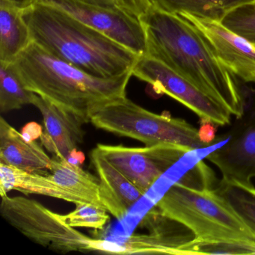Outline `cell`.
Returning <instances> with one entry per match:
<instances>
[{
	"label": "cell",
	"mask_w": 255,
	"mask_h": 255,
	"mask_svg": "<svg viewBox=\"0 0 255 255\" xmlns=\"http://www.w3.org/2000/svg\"><path fill=\"white\" fill-rule=\"evenodd\" d=\"M240 81L243 113L224 135L225 144L206 159L219 168L222 178L249 183L255 178V87Z\"/></svg>",
	"instance_id": "obj_7"
},
{
	"label": "cell",
	"mask_w": 255,
	"mask_h": 255,
	"mask_svg": "<svg viewBox=\"0 0 255 255\" xmlns=\"http://www.w3.org/2000/svg\"><path fill=\"white\" fill-rule=\"evenodd\" d=\"M66 160H68L71 163L74 164V165L82 166L83 162L85 161V156L83 152L75 150L71 152V154L69 155Z\"/></svg>",
	"instance_id": "obj_31"
},
{
	"label": "cell",
	"mask_w": 255,
	"mask_h": 255,
	"mask_svg": "<svg viewBox=\"0 0 255 255\" xmlns=\"http://www.w3.org/2000/svg\"><path fill=\"white\" fill-rule=\"evenodd\" d=\"M24 10L0 0V62L12 64L32 42Z\"/></svg>",
	"instance_id": "obj_17"
},
{
	"label": "cell",
	"mask_w": 255,
	"mask_h": 255,
	"mask_svg": "<svg viewBox=\"0 0 255 255\" xmlns=\"http://www.w3.org/2000/svg\"><path fill=\"white\" fill-rule=\"evenodd\" d=\"M98 129L128 137L146 146L169 144L194 151L210 147L198 137V129L186 120L152 113L125 98L113 101L92 115Z\"/></svg>",
	"instance_id": "obj_5"
},
{
	"label": "cell",
	"mask_w": 255,
	"mask_h": 255,
	"mask_svg": "<svg viewBox=\"0 0 255 255\" xmlns=\"http://www.w3.org/2000/svg\"><path fill=\"white\" fill-rule=\"evenodd\" d=\"M7 1L21 9L26 10L33 6L34 5L39 2L41 0H7Z\"/></svg>",
	"instance_id": "obj_29"
},
{
	"label": "cell",
	"mask_w": 255,
	"mask_h": 255,
	"mask_svg": "<svg viewBox=\"0 0 255 255\" xmlns=\"http://www.w3.org/2000/svg\"><path fill=\"white\" fill-rule=\"evenodd\" d=\"M0 163L29 172L50 171L53 159L36 141H28L6 120L0 119Z\"/></svg>",
	"instance_id": "obj_15"
},
{
	"label": "cell",
	"mask_w": 255,
	"mask_h": 255,
	"mask_svg": "<svg viewBox=\"0 0 255 255\" xmlns=\"http://www.w3.org/2000/svg\"><path fill=\"white\" fill-rule=\"evenodd\" d=\"M23 16L33 42L95 77L131 72L138 60L130 50L53 5L38 2Z\"/></svg>",
	"instance_id": "obj_3"
},
{
	"label": "cell",
	"mask_w": 255,
	"mask_h": 255,
	"mask_svg": "<svg viewBox=\"0 0 255 255\" xmlns=\"http://www.w3.org/2000/svg\"><path fill=\"white\" fill-rule=\"evenodd\" d=\"M26 89L89 123L94 113L126 97L132 71L102 78L53 56L32 41L14 62Z\"/></svg>",
	"instance_id": "obj_2"
},
{
	"label": "cell",
	"mask_w": 255,
	"mask_h": 255,
	"mask_svg": "<svg viewBox=\"0 0 255 255\" xmlns=\"http://www.w3.org/2000/svg\"><path fill=\"white\" fill-rule=\"evenodd\" d=\"M17 190L28 195L36 194L67 201V197L47 173L29 172L0 163V195Z\"/></svg>",
	"instance_id": "obj_18"
},
{
	"label": "cell",
	"mask_w": 255,
	"mask_h": 255,
	"mask_svg": "<svg viewBox=\"0 0 255 255\" xmlns=\"http://www.w3.org/2000/svg\"><path fill=\"white\" fill-rule=\"evenodd\" d=\"M255 255V247L229 242L209 241L194 238L179 249L177 255Z\"/></svg>",
	"instance_id": "obj_22"
},
{
	"label": "cell",
	"mask_w": 255,
	"mask_h": 255,
	"mask_svg": "<svg viewBox=\"0 0 255 255\" xmlns=\"http://www.w3.org/2000/svg\"><path fill=\"white\" fill-rule=\"evenodd\" d=\"M91 160L99 179L104 208L116 219L122 220L144 195L103 156L97 147L91 153Z\"/></svg>",
	"instance_id": "obj_14"
},
{
	"label": "cell",
	"mask_w": 255,
	"mask_h": 255,
	"mask_svg": "<svg viewBox=\"0 0 255 255\" xmlns=\"http://www.w3.org/2000/svg\"><path fill=\"white\" fill-rule=\"evenodd\" d=\"M215 190L229 203L255 233V186L252 182L222 178Z\"/></svg>",
	"instance_id": "obj_20"
},
{
	"label": "cell",
	"mask_w": 255,
	"mask_h": 255,
	"mask_svg": "<svg viewBox=\"0 0 255 255\" xmlns=\"http://www.w3.org/2000/svg\"><path fill=\"white\" fill-rule=\"evenodd\" d=\"M140 20L145 29L147 56L217 101L232 116H241L243 99L240 79L221 63L194 25L179 14L153 7Z\"/></svg>",
	"instance_id": "obj_1"
},
{
	"label": "cell",
	"mask_w": 255,
	"mask_h": 255,
	"mask_svg": "<svg viewBox=\"0 0 255 255\" xmlns=\"http://www.w3.org/2000/svg\"><path fill=\"white\" fill-rule=\"evenodd\" d=\"M32 105L43 117L44 130L40 139L41 144L56 158L68 159L71 152L77 150L84 141V122L71 112L57 107L35 94Z\"/></svg>",
	"instance_id": "obj_13"
},
{
	"label": "cell",
	"mask_w": 255,
	"mask_h": 255,
	"mask_svg": "<svg viewBox=\"0 0 255 255\" xmlns=\"http://www.w3.org/2000/svg\"><path fill=\"white\" fill-rule=\"evenodd\" d=\"M132 73L155 92L165 94L187 107L201 122L222 127L231 124L232 115L225 107L159 61L147 55L138 56Z\"/></svg>",
	"instance_id": "obj_8"
},
{
	"label": "cell",
	"mask_w": 255,
	"mask_h": 255,
	"mask_svg": "<svg viewBox=\"0 0 255 255\" xmlns=\"http://www.w3.org/2000/svg\"><path fill=\"white\" fill-rule=\"evenodd\" d=\"M22 135L28 141H35L43 133L42 128L37 123H29L23 129Z\"/></svg>",
	"instance_id": "obj_28"
},
{
	"label": "cell",
	"mask_w": 255,
	"mask_h": 255,
	"mask_svg": "<svg viewBox=\"0 0 255 255\" xmlns=\"http://www.w3.org/2000/svg\"><path fill=\"white\" fill-rule=\"evenodd\" d=\"M177 182L197 190H210L215 189L217 186L214 172L202 160L198 161L196 165L179 179Z\"/></svg>",
	"instance_id": "obj_25"
},
{
	"label": "cell",
	"mask_w": 255,
	"mask_h": 255,
	"mask_svg": "<svg viewBox=\"0 0 255 255\" xmlns=\"http://www.w3.org/2000/svg\"><path fill=\"white\" fill-rule=\"evenodd\" d=\"M111 38L138 56L147 53L144 25L138 17L120 7L106 8L80 0H41Z\"/></svg>",
	"instance_id": "obj_10"
},
{
	"label": "cell",
	"mask_w": 255,
	"mask_h": 255,
	"mask_svg": "<svg viewBox=\"0 0 255 255\" xmlns=\"http://www.w3.org/2000/svg\"><path fill=\"white\" fill-rule=\"evenodd\" d=\"M216 127L217 125L210 122H201L199 129H198V137L200 140L204 144H208L209 146H213L218 142H222L224 139H226L225 135L216 138Z\"/></svg>",
	"instance_id": "obj_27"
},
{
	"label": "cell",
	"mask_w": 255,
	"mask_h": 255,
	"mask_svg": "<svg viewBox=\"0 0 255 255\" xmlns=\"http://www.w3.org/2000/svg\"><path fill=\"white\" fill-rule=\"evenodd\" d=\"M50 171L49 176L66 195L68 202L92 204L104 208L98 177L85 171L80 165L58 158L53 159Z\"/></svg>",
	"instance_id": "obj_16"
},
{
	"label": "cell",
	"mask_w": 255,
	"mask_h": 255,
	"mask_svg": "<svg viewBox=\"0 0 255 255\" xmlns=\"http://www.w3.org/2000/svg\"><path fill=\"white\" fill-rule=\"evenodd\" d=\"M221 22L255 44V0L231 10Z\"/></svg>",
	"instance_id": "obj_24"
},
{
	"label": "cell",
	"mask_w": 255,
	"mask_h": 255,
	"mask_svg": "<svg viewBox=\"0 0 255 255\" xmlns=\"http://www.w3.org/2000/svg\"><path fill=\"white\" fill-rule=\"evenodd\" d=\"M97 147L144 195L162 174L189 153L183 147L169 144L144 147L98 144Z\"/></svg>",
	"instance_id": "obj_11"
},
{
	"label": "cell",
	"mask_w": 255,
	"mask_h": 255,
	"mask_svg": "<svg viewBox=\"0 0 255 255\" xmlns=\"http://www.w3.org/2000/svg\"><path fill=\"white\" fill-rule=\"evenodd\" d=\"M140 226L145 234H132L123 240L93 239L90 252L110 255H177L181 246L195 238L185 225L161 213L156 207L144 216Z\"/></svg>",
	"instance_id": "obj_9"
},
{
	"label": "cell",
	"mask_w": 255,
	"mask_h": 255,
	"mask_svg": "<svg viewBox=\"0 0 255 255\" xmlns=\"http://www.w3.org/2000/svg\"><path fill=\"white\" fill-rule=\"evenodd\" d=\"M118 6L141 18L150 9L148 0H115Z\"/></svg>",
	"instance_id": "obj_26"
},
{
	"label": "cell",
	"mask_w": 255,
	"mask_h": 255,
	"mask_svg": "<svg viewBox=\"0 0 255 255\" xmlns=\"http://www.w3.org/2000/svg\"><path fill=\"white\" fill-rule=\"evenodd\" d=\"M1 198L4 219L37 244L61 253L90 252L93 239L69 226L62 215L25 197Z\"/></svg>",
	"instance_id": "obj_6"
},
{
	"label": "cell",
	"mask_w": 255,
	"mask_h": 255,
	"mask_svg": "<svg viewBox=\"0 0 255 255\" xmlns=\"http://www.w3.org/2000/svg\"><path fill=\"white\" fill-rule=\"evenodd\" d=\"M155 207L189 228L195 239L255 247V233L215 189L197 190L177 181Z\"/></svg>",
	"instance_id": "obj_4"
},
{
	"label": "cell",
	"mask_w": 255,
	"mask_h": 255,
	"mask_svg": "<svg viewBox=\"0 0 255 255\" xmlns=\"http://www.w3.org/2000/svg\"><path fill=\"white\" fill-rule=\"evenodd\" d=\"M81 2L92 5H99L106 8H116L119 7L115 2V0H80Z\"/></svg>",
	"instance_id": "obj_30"
},
{
	"label": "cell",
	"mask_w": 255,
	"mask_h": 255,
	"mask_svg": "<svg viewBox=\"0 0 255 255\" xmlns=\"http://www.w3.org/2000/svg\"><path fill=\"white\" fill-rule=\"evenodd\" d=\"M255 0H148L150 6L169 14L186 12L222 21L231 10Z\"/></svg>",
	"instance_id": "obj_19"
},
{
	"label": "cell",
	"mask_w": 255,
	"mask_h": 255,
	"mask_svg": "<svg viewBox=\"0 0 255 255\" xmlns=\"http://www.w3.org/2000/svg\"><path fill=\"white\" fill-rule=\"evenodd\" d=\"M35 93L23 86L14 64L0 62V112L6 113L32 104Z\"/></svg>",
	"instance_id": "obj_21"
},
{
	"label": "cell",
	"mask_w": 255,
	"mask_h": 255,
	"mask_svg": "<svg viewBox=\"0 0 255 255\" xmlns=\"http://www.w3.org/2000/svg\"><path fill=\"white\" fill-rule=\"evenodd\" d=\"M201 32L221 63L246 83H255V44L222 22L189 13L179 14Z\"/></svg>",
	"instance_id": "obj_12"
},
{
	"label": "cell",
	"mask_w": 255,
	"mask_h": 255,
	"mask_svg": "<svg viewBox=\"0 0 255 255\" xmlns=\"http://www.w3.org/2000/svg\"></svg>",
	"instance_id": "obj_32"
},
{
	"label": "cell",
	"mask_w": 255,
	"mask_h": 255,
	"mask_svg": "<svg viewBox=\"0 0 255 255\" xmlns=\"http://www.w3.org/2000/svg\"><path fill=\"white\" fill-rule=\"evenodd\" d=\"M74 211L62 215L64 221L72 228L103 230L110 220L107 210L98 206L88 204H75Z\"/></svg>",
	"instance_id": "obj_23"
}]
</instances>
